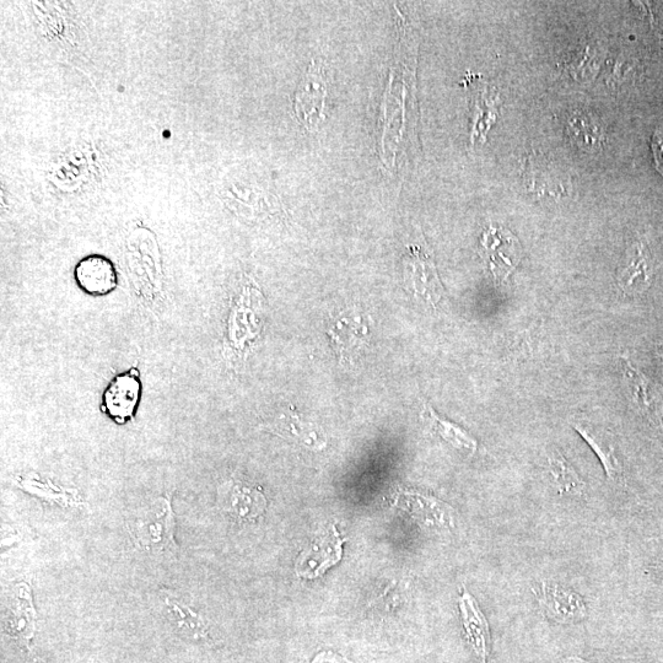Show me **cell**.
<instances>
[{
  "label": "cell",
  "mask_w": 663,
  "mask_h": 663,
  "mask_svg": "<svg viewBox=\"0 0 663 663\" xmlns=\"http://www.w3.org/2000/svg\"><path fill=\"white\" fill-rule=\"evenodd\" d=\"M134 546L152 555L177 552L175 512L170 497H159L138 509L127 521Z\"/></svg>",
  "instance_id": "6da1fadb"
},
{
  "label": "cell",
  "mask_w": 663,
  "mask_h": 663,
  "mask_svg": "<svg viewBox=\"0 0 663 663\" xmlns=\"http://www.w3.org/2000/svg\"><path fill=\"white\" fill-rule=\"evenodd\" d=\"M262 296L256 289L242 290L231 311L226 346L229 352L242 354L256 338L261 326Z\"/></svg>",
  "instance_id": "7a4b0ae2"
},
{
  "label": "cell",
  "mask_w": 663,
  "mask_h": 663,
  "mask_svg": "<svg viewBox=\"0 0 663 663\" xmlns=\"http://www.w3.org/2000/svg\"><path fill=\"white\" fill-rule=\"evenodd\" d=\"M140 398H142V380L136 366L113 377L102 395V412L117 424H126L136 417Z\"/></svg>",
  "instance_id": "3957f363"
},
{
  "label": "cell",
  "mask_w": 663,
  "mask_h": 663,
  "mask_svg": "<svg viewBox=\"0 0 663 663\" xmlns=\"http://www.w3.org/2000/svg\"><path fill=\"white\" fill-rule=\"evenodd\" d=\"M326 95L322 67L312 62L294 97L296 116L309 131L317 129L325 118Z\"/></svg>",
  "instance_id": "277c9868"
},
{
  "label": "cell",
  "mask_w": 663,
  "mask_h": 663,
  "mask_svg": "<svg viewBox=\"0 0 663 663\" xmlns=\"http://www.w3.org/2000/svg\"><path fill=\"white\" fill-rule=\"evenodd\" d=\"M482 249L490 271L500 282H505L521 261L520 241L512 235L511 231L503 228L490 226L483 234Z\"/></svg>",
  "instance_id": "5b68a950"
},
{
  "label": "cell",
  "mask_w": 663,
  "mask_h": 663,
  "mask_svg": "<svg viewBox=\"0 0 663 663\" xmlns=\"http://www.w3.org/2000/svg\"><path fill=\"white\" fill-rule=\"evenodd\" d=\"M404 279L407 289L422 301L436 306L442 298V285L434 262L420 250L411 249L404 261Z\"/></svg>",
  "instance_id": "8992f818"
},
{
  "label": "cell",
  "mask_w": 663,
  "mask_h": 663,
  "mask_svg": "<svg viewBox=\"0 0 663 663\" xmlns=\"http://www.w3.org/2000/svg\"><path fill=\"white\" fill-rule=\"evenodd\" d=\"M344 542L346 539H342L337 528L332 526V532L312 543L299 555L295 564L296 575L305 579L320 578L328 569L341 562Z\"/></svg>",
  "instance_id": "52a82bcc"
},
{
  "label": "cell",
  "mask_w": 663,
  "mask_h": 663,
  "mask_svg": "<svg viewBox=\"0 0 663 663\" xmlns=\"http://www.w3.org/2000/svg\"><path fill=\"white\" fill-rule=\"evenodd\" d=\"M220 508L240 521H251L266 510L267 501L261 489L240 481H228L218 490Z\"/></svg>",
  "instance_id": "ba28073f"
},
{
  "label": "cell",
  "mask_w": 663,
  "mask_h": 663,
  "mask_svg": "<svg viewBox=\"0 0 663 663\" xmlns=\"http://www.w3.org/2000/svg\"><path fill=\"white\" fill-rule=\"evenodd\" d=\"M622 366L623 384L629 401L650 423L662 425L663 402L660 392L628 359L622 360Z\"/></svg>",
  "instance_id": "9c48e42d"
},
{
  "label": "cell",
  "mask_w": 663,
  "mask_h": 663,
  "mask_svg": "<svg viewBox=\"0 0 663 663\" xmlns=\"http://www.w3.org/2000/svg\"><path fill=\"white\" fill-rule=\"evenodd\" d=\"M78 288L90 296H106L117 289L118 273L115 264L102 255H89L74 269Z\"/></svg>",
  "instance_id": "30bf717a"
},
{
  "label": "cell",
  "mask_w": 663,
  "mask_h": 663,
  "mask_svg": "<svg viewBox=\"0 0 663 663\" xmlns=\"http://www.w3.org/2000/svg\"><path fill=\"white\" fill-rule=\"evenodd\" d=\"M368 333V322L359 312L354 311H343L341 315L333 318L328 327L332 346L342 360H350L359 352Z\"/></svg>",
  "instance_id": "8fae6325"
},
{
  "label": "cell",
  "mask_w": 663,
  "mask_h": 663,
  "mask_svg": "<svg viewBox=\"0 0 663 663\" xmlns=\"http://www.w3.org/2000/svg\"><path fill=\"white\" fill-rule=\"evenodd\" d=\"M539 601L548 616L560 623L578 622L587 614L581 597L562 586L544 584Z\"/></svg>",
  "instance_id": "7c38bea8"
},
{
  "label": "cell",
  "mask_w": 663,
  "mask_h": 663,
  "mask_svg": "<svg viewBox=\"0 0 663 663\" xmlns=\"http://www.w3.org/2000/svg\"><path fill=\"white\" fill-rule=\"evenodd\" d=\"M652 262L648 249L638 242L628 253V261L617 274V282L627 295L644 294L650 288Z\"/></svg>",
  "instance_id": "4fadbf2b"
},
{
  "label": "cell",
  "mask_w": 663,
  "mask_h": 663,
  "mask_svg": "<svg viewBox=\"0 0 663 663\" xmlns=\"http://www.w3.org/2000/svg\"><path fill=\"white\" fill-rule=\"evenodd\" d=\"M575 430L582 436L600 460L607 477L618 481L623 474V466L617 455V447L608 431L591 424H576Z\"/></svg>",
  "instance_id": "5bb4252c"
},
{
  "label": "cell",
  "mask_w": 663,
  "mask_h": 663,
  "mask_svg": "<svg viewBox=\"0 0 663 663\" xmlns=\"http://www.w3.org/2000/svg\"><path fill=\"white\" fill-rule=\"evenodd\" d=\"M460 611L462 621L465 624L468 640L472 648L483 660L487 659L489 654V627L487 619L483 616L476 600L466 589L460 597Z\"/></svg>",
  "instance_id": "9a60e30c"
},
{
  "label": "cell",
  "mask_w": 663,
  "mask_h": 663,
  "mask_svg": "<svg viewBox=\"0 0 663 663\" xmlns=\"http://www.w3.org/2000/svg\"><path fill=\"white\" fill-rule=\"evenodd\" d=\"M424 422L429 425L434 433L438 434L440 438L455 447L456 450L467 452L473 455L478 449L477 441L472 438L466 430L458 427V425L449 422L444 418L439 417L430 404H425L422 412Z\"/></svg>",
  "instance_id": "2e32d148"
},
{
  "label": "cell",
  "mask_w": 663,
  "mask_h": 663,
  "mask_svg": "<svg viewBox=\"0 0 663 663\" xmlns=\"http://www.w3.org/2000/svg\"><path fill=\"white\" fill-rule=\"evenodd\" d=\"M549 479L560 494L580 495L585 493L586 484L582 481L575 468L558 450L551 451L547 458Z\"/></svg>",
  "instance_id": "e0dca14e"
},
{
  "label": "cell",
  "mask_w": 663,
  "mask_h": 663,
  "mask_svg": "<svg viewBox=\"0 0 663 663\" xmlns=\"http://www.w3.org/2000/svg\"><path fill=\"white\" fill-rule=\"evenodd\" d=\"M267 428L273 433L285 438H291L303 442L304 445L311 447H321V441L317 434L312 430L311 425L305 424L294 411L283 412L277 419L267 425Z\"/></svg>",
  "instance_id": "ac0fdd59"
},
{
  "label": "cell",
  "mask_w": 663,
  "mask_h": 663,
  "mask_svg": "<svg viewBox=\"0 0 663 663\" xmlns=\"http://www.w3.org/2000/svg\"><path fill=\"white\" fill-rule=\"evenodd\" d=\"M167 606L171 608V612L174 613V616L179 622L180 627L186 630L187 633H190L194 638H201V636L206 633L204 629L203 622L199 619L196 614L190 611V609H183L180 605H177L175 602H167Z\"/></svg>",
  "instance_id": "d6986e66"
},
{
  "label": "cell",
  "mask_w": 663,
  "mask_h": 663,
  "mask_svg": "<svg viewBox=\"0 0 663 663\" xmlns=\"http://www.w3.org/2000/svg\"><path fill=\"white\" fill-rule=\"evenodd\" d=\"M652 152H654L657 171L663 176V129H657L652 137Z\"/></svg>",
  "instance_id": "ffe728a7"
},
{
  "label": "cell",
  "mask_w": 663,
  "mask_h": 663,
  "mask_svg": "<svg viewBox=\"0 0 663 663\" xmlns=\"http://www.w3.org/2000/svg\"><path fill=\"white\" fill-rule=\"evenodd\" d=\"M311 663H354L333 651H323Z\"/></svg>",
  "instance_id": "44dd1931"
}]
</instances>
